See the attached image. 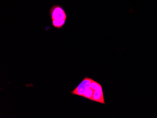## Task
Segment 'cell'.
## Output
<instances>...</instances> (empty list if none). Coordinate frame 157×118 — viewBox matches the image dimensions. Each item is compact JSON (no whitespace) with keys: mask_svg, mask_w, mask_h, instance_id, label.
<instances>
[{"mask_svg":"<svg viewBox=\"0 0 157 118\" xmlns=\"http://www.w3.org/2000/svg\"><path fill=\"white\" fill-rule=\"evenodd\" d=\"M98 83L91 78L85 77L80 84L71 93L93 101Z\"/></svg>","mask_w":157,"mask_h":118,"instance_id":"1","label":"cell"},{"mask_svg":"<svg viewBox=\"0 0 157 118\" xmlns=\"http://www.w3.org/2000/svg\"><path fill=\"white\" fill-rule=\"evenodd\" d=\"M52 25L55 29H60L66 24L67 19V12L61 5L54 4L49 10Z\"/></svg>","mask_w":157,"mask_h":118,"instance_id":"2","label":"cell"}]
</instances>
